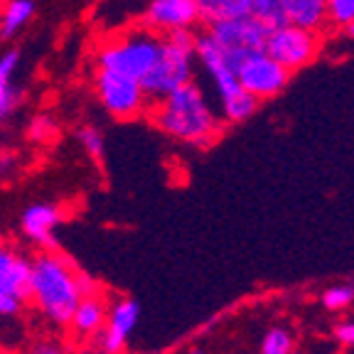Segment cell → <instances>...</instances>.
<instances>
[{
	"label": "cell",
	"mask_w": 354,
	"mask_h": 354,
	"mask_svg": "<svg viewBox=\"0 0 354 354\" xmlns=\"http://www.w3.org/2000/svg\"><path fill=\"white\" fill-rule=\"evenodd\" d=\"M0 354H8V352H6V349H0Z\"/></svg>",
	"instance_id": "cell-31"
},
{
	"label": "cell",
	"mask_w": 354,
	"mask_h": 354,
	"mask_svg": "<svg viewBox=\"0 0 354 354\" xmlns=\"http://www.w3.org/2000/svg\"><path fill=\"white\" fill-rule=\"evenodd\" d=\"M140 320V305L138 300L128 298V295H118V298L109 300V313H106V322L101 335L96 337V347L104 354H123L131 342V335Z\"/></svg>",
	"instance_id": "cell-10"
},
{
	"label": "cell",
	"mask_w": 354,
	"mask_h": 354,
	"mask_svg": "<svg viewBox=\"0 0 354 354\" xmlns=\"http://www.w3.org/2000/svg\"><path fill=\"white\" fill-rule=\"evenodd\" d=\"M194 57H197V64H202L207 77L214 84V91L219 96V101L241 91V84H239L232 62H229V57L224 55V50L214 42V37L209 32H199L194 37Z\"/></svg>",
	"instance_id": "cell-12"
},
{
	"label": "cell",
	"mask_w": 354,
	"mask_h": 354,
	"mask_svg": "<svg viewBox=\"0 0 354 354\" xmlns=\"http://www.w3.org/2000/svg\"><path fill=\"white\" fill-rule=\"evenodd\" d=\"M344 32H347V35H349V39H354V20H352V22H349L347 28H344Z\"/></svg>",
	"instance_id": "cell-29"
},
{
	"label": "cell",
	"mask_w": 354,
	"mask_h": 354,
	"mask_svg": "<svg viewBox=\"0 0 354 354\" xmlns=\"http://www.w3.org/2000/svg\"><path fill=\"white\" fill-rule=\"evenodd\" d=\"M320 32L295 28V25L286 22L283 28H276L268 32L263 52L293 74L298 69H303V66L313 64L317 59V55H320Z\"/></svg>",
	"instance_id": "cell-6"
},
{
	"label": "cell",
	"mask_w": 354,
	"mask_h": 354,
	"mask_svg": "<svg viewBox=\"0 0 354 354\" xmlns=\"http://www.w3.org/2000/svg\"><path fill=\"white\" fill-rule=\"evenodd\" d=\"M22 52L17 47H6L0 52V128L15 118L25 101V91L17 86V72H20Z\"/></svg>",
	"instance_id": "cell-15"
},
{
	"label": "cell",
	"mask_w": 354,
	"mask_h": 354,
	"mask_svg": "<svg viewBox=\"0 0 354 354\" xmlns=\"http://www.w3.org/2000/svg\"><path fill=\"white\" fill-rule=\"evenodd\" d=\"M25 354H72L69 342L57 335H42V337H35L28 344V352Z\"/></svg>",
	"instance_id": "cell-26"
},
{
	"label": "cell",
	"mask_w": 354,
	"mask_h": 354,
	"mask_svg": "<svg viewBox=\"0 0 354 354\" xmlns=\"http://www.w3.org/2000/svg\"><path fill=\"white\" fill-rule=\"evenodd\" d=\"M236 79L246 94H251L259 101H268L276 99L288 86L290 72L276 59H271L266 52H256L236 66Z\"/></svg>",
	"instance_id": "cell-9"
},
{
	"label": "cell",
	"mask_w": 354,
	"mask_h": 354,
	"mask_svg": "<svg viewBox=\"0 0 354 354\" xmlns=\"http://www.w3.org/2000/svg\"><path fill=\"white\" fill-rule=\"evenodd\" d=\"M185 354H205V352H202V349H187Z\"/></svg>",
	"instance_id": "cell-30"
},
{
	"label": "cell",
	"mask_w": 354,
	"mask_h": 354,
	"mask_svg": "<svg viewBox=\"0 0 354 354\" xmlns=\"http://www.w3.org/2000/svg\"><path fill=\"white\" fill-rule=\"evenodd\" d=\"M160 44V35L138 25V28H131L126 32L106 37L96 47L94 64L96 69H104V72H113L121 74V77L136 79V82H143L145 74L153 69L155 59H158Z\"/></svg>",
	"instance_id": "cell-3"
},
{
	"label": "cell",
	"mask_w": 354,
	"mask_h": 354,
	"mask_svg": "<svg viewBox=\"0 0 354 354\" xmlns=\"http://www.w3.org/2000/svg\"><path fill=\"white\" fill-rule=\"evenodd\" d=\"M30 259L0 239V317L12 320L28 308Z\"/></svg>",
	"instance_id": "cell-7"
},
{
	"label": "cell",
	"mask_w": 354,
	"mask_h": 354,
	"mask_svg": "<svg viewBox=\"0 0 354 354\" xmlns=\"http://www.w3.org/2000/svg\"><path fill=\"white\" fill-rule=\"evenodd\" d=\"M194 37H197V32H192V30L170 32L162 37L158 59L140 82L150 104L165 99L167 94H172L175 88L185 86V84L194 82V66H197Z\"/></svg>",
	"instance_id": "cell-4"
},
{
	"label": "cell",
	"mask_w": 354,
	"mask_h": 354,
	"mask_svg": "<svg viewBox=\"0 0 354 354\" xmlns=\"http://www.w3.org/2000/svg\"><path fill=\"white\" fill-rule=\"evenodd\" d=\"M96 288H101L99 283L79 271L77 263L62 251L42 249L30 259L28 305L37 310L52 330L66 332L79 300Z\"/></svg>",
	"instance_id": "cell-1"
},
{
	"label": "cell",
	"mask_w": 354,
	"mask_h": 354,
	"mask_svg": "<svg viewBox=\"0 0 354 354\" xmlns=\"http://www.w3.org/2000/svg\"><path fill=\"white\" fill-rule=\"evenodd\" d=\"M354 303V286L347 283H339V286L327 288L322 293V305H325L330 313H339V310H347Z\"/></svg>",
	"instance_id": "cell-25"
},
{
	"label": "cell",
	"mask_w": 354,
	"mask_h": 354,
	"mask_svg": "<svg viewBox=\"0 0 354 354\" xmlns=\"http://www.w3.org/2000/svg\"><path fill=\"white\" fill-rule=\"evenodd\" d=\"M106 313H109V298H106V293L101 288H96L94 293L84 295V298L79 300L66 332L72 335V339L77 344L96 342V337H99L101 330H104Z\"/></svg>",
	"instance_id": "cell-14"
},
{
	"label": "cell",
	"mask_w": 354,
	"mask_h": 354,
	"mask_svg": "<svg viewBox=\"0 0 354 354\" xmlns=\"http://www.w3.org/2000/svg\"><path fill=\"white\" fill-rule=\"evenodd\" d=\"M12 167H15V155H12L6 145L0 143V180L10 175Z\"/></svg>",
	"instance_id": "cell-28"
},
{
	"label": "cell",
	"mask_w": 354,
	"mask_h": 354,
	"mask_svg": "<svg viewBox=\"0 0 354 354\" xmlns=\"http://www.w3.org/2000/svg\"><path fill=\"white\" fill-rule=\"evenodd\" d=\"M261 354H293V335L286 327H271L261 339Z\"/></svg>",
	"instance_id": "cell-24"
},
{
	"label": "cell",
	"mask_w": 354,
	"mask_h": 354,
	"mask_svg": "<svg viewBox=\"0 0 354 354\" xmlns=\"http://www.w3.org/2000/svg\"><path fill=\"white\" fill-rule=\"evenodd\" d=\"M354 20V0H325V28L344 30Z\"/></svg>",
	"instance_id": "cell-23"
},
{
	"label": "cell",
	"mask_w": 354,
	"mask_h": 354,
	"mask_svg": "<svg viewBox=\"0 0 354 354\" xmlns=\"http://www.w3.org/2000/svg\"><path fill=\"white\" fill-rule=\"evenodd\" d=\"M335 337H337L339 344H347V347H354V320H342L335 325Z\"/></svg>",
	"instance_id": "cell-27"
},
{
	"label": "cell",
	"mask_w": 354,
	"mask_h": 354,
	"mask_svg": "<svg viewBox=\"0 0 354 354\" xmlns=\"http://www.w3.org/2000/svg\"><path fill=\"white\" fill-rule=\"evenodd\" d=\"M3 3H6V0H0V6H3Z\"/></svg>",
	"instance_id": "cell-32"
},
{
	"label": "cell",
	"mask_w": 354,
	"mask_h": 354,
	"mask_svg": "<svg viewBox=\"0 0 354 354\" xmlns=\"http://www.w3.org/2000/svg\"><path fill=\"white\" fill-rule=\"evenodd\" d=\"M148 118L167 138L189 148H209L224 133V121L197 82L185 84L165 99L153 101L148 106Z\"/></svg>",
	"instance_id": "cell-2"
},
{
	"label": "cell",
	"mask_w": 354,
	"mask_h": 354,
	"mask_svg": "<svg viewBox=\"0 0 354 354\" xmlns=\"http://www.w3.org/2000/svg\"><path fill=\"white\" fill-rule=\"evenodd\" d=\"M25 133H28V140L35 145H47L52 143V140L57 138V133H59V128H57V121L50 116V113H35L32 118H30L28 128H25Z\"/></svg>",
	"instance_id": "cell-22"
},
{
	"label": "cell",
	"mask_w": 354,
	"mask_h": 354,
	"mask_svg": "<svg viewBox=\"0 0 354 354\" xmlns=\"http://www.w3.org/2000/svg\"><path fill=\"white\" fill-rule=\"evenodd\" d=\"M94 94L99 99L101 109L116 121H136V118L148 113L150 101L143 91V84L136 82V79L96 69Z\"/></svg>",
	"instance_id": "cell-5"
},
{
	"label": "cell",
	"mask_w": 354,
	"mask_h": 354,
	"mask_svg": "<svg viewBox=\"0 0 354 354\" xmlns=\"http://www.w3.org/2000/svg\"><path fill=\"white\" fill-rule=\"evenodd\" d=\"M69 219L66 209L55 202H32L20 214V234L37 251L57 249V229Z\"/></svg>",
	"instance_id": "cell-11"
},
{
	"label": "cell",
	"mask_w": 354,
	"mask_h": 354,
	"mask_svg": "<svg viewBox=\"0 0 354 354\" xmlns=\"http://www.w3.org/2000/svg\"><path fill=\"white\" fill-rule=\"evenodd\" d=\"M74 138H77L79 148L84 150V155H86L88 160L94 162V165L104 167L106 140H104V133H101L99 128L91 126V123H84V126H79L77 131H74Z\"/></svg>",
	"instance_id": "cell-19"
},
{
	"label": "cell",
	"mask_w": 354,
	"mask_h": 354,
	"mask_svg": "<svg viewBox=\"0 0 354 354\" xmlns=\"http://www.w3.org/2000/svg\"><path fill=\"white\" fill-rule=\"evenodd\" d=\"M207 32L214 37V42L219 44L224 55L232 62L234 72L236 66L241 64L246 57L256 55V52H263L266 37H268V30L261 28L259 22L251 20V17H234V20H221L214 22L207 28Z\"/></svg>",
	"instance_id": "cell-8"
},
{
	"label": "cell",
	"mask_w": 354,
	"mask_h": 354,
	"mask_svg": "<svg viewBox=\"0 0 354 354\" xmlns=\"http://www.w3.org/2000/svg\"><path fill=\"white\" fill-rule=\"evenodd\" d=\"M37 15L35 0H6L0 6V42H10Z\"/></svg>",
	"instance_id": "cell-17"
},
{
	"label": "cell",
	"mask_w": 354,
	"mask_h": 354,
	"mask_svg": "<svg viewBox=\"0 0 354 354\" xmlns=\"http://www.w3.org/2000/svg\"><path fill=\"white\" fill-rule=\"evenodd\" d=\"M246 17L256 20L261 28H266L268 32L286 25V17H283L281 3H278V0H246Z\"/></svg>",
	"instance_id": "cell-21"
},
{
	"label": "cell",
	"mask_w": 354,
	"mask_h": 354,
	"mask_svg": "<svg viewBox=\"0 0 354 354\" xmlns=\"http://www.w3.org/2000/svg\"><path fill=\"white\" fill-rule=\"evenodd\" d=\"M199 10V20L207 28L221 20H234V17L246 15V0H194Z\"/></svg>",
	"instance_id": "cell-18"
},
{
	"label": "cell",
	"mask_w": 354,
	"mask_h": 354,
	"mask_svg": "<svg viewBox=\"0 0 354 354\" xmlns=\"http://www.w3.org/2000/svg\"><path fill=\"white\" fill-rule=\"evenodd\" d=\"M199 22L202 20H199V10L194 0H150L140 25L165 37V35L183 32V30L194 32Z\"/></svg>",
	"instance_id": "cell-13"
},
{
	"label": "cell",
	"mask_w": 354,
	"mask_h": 354,
	"mask_svg": "<svg viewBox=\"0 0 354 354\" xmlns=\"http://www.w3.org/2000/svg\"><path fill=\"white\" fill-rule=\"evenodd\" d=\"M221 104V121L224 123H243L246 118H251L259 111V99H254L251 94H246V91H239V94L229 96V99L219 101Z\"/></svg>",
	"instance_id": "cell-20"
},
{
	"label": "cell",
	"mask_w": 354,
	"mask_h": 354,
	"mask_svg": "<svg viewBox=\"0 0 354 354\" xmlns=\"http://www.w3.org/2000/svg\"><path fill=\"white\" fill-rule=\"evenodd\" d=\"M288 25L320 32L325 30V0H278Z\"/></svg>",
	"instance_id": "cell-16"
}]
</instances>
